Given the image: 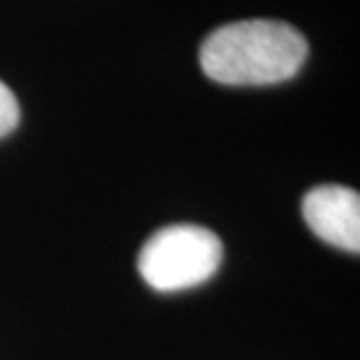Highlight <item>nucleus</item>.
<instances>
[{
	"label": "nucleus",
	"mask_w": 360,
	"mask_h": 360,
	"mask_svg": "<svg viewBox=\"0 0 360 360\" xmlns=\"http://www.w3.org/2000/svg\"><path fill=\"white\" fill-rule=\"evenodd\" d=\"M309 56L297 28L276 19L225 24L199 49V66L213 82L229 87H264L290 80Z\"/></svg>",
	"instance_id": "obj_1"
},
{
	"label": "nucleus",
	"mask_w": 360,
	"mask_h": 360,
	"mask_svg": "<svg viewBox=\"0 0 360 360\" xmlns=\"http://www.w3.org/2000/svg\"><path fill=\"white\" fill-rule=\"evenodd\" d=\"M222 262L220 236L201 225H169L146 241L139 255L143 281L160 292L206 283Z\"/></svg>",
	"instance_id": "obj_2"
},
{
	"label": "nucleus",
	"mask_w": 360,
	"mask_h": 360,
	"mask_svg": "<svg viewBox=\"0 0 360 360\" xmlns=\"http://www.w3.org/2000/svg\"><path fill=\"white\" fill-rule=\"evenodd\" d=\"M309 229L326 243L360 253V197L344 185H319L302 199Z\"/></svg>",
	"instance_id": "obj_3"
},
{
	"label": "nucleus",
	"mask_w": 360,
	"mask_h": 360,
	"mask_svg": "<svg viewBox=\"0 0 360 360\" xmlns=\"http://www.w3.org/2000/svg\"><path fill=\"white\" fill-rule=\"evenodd\" d=\"M19 101L5 82H0V139L12 134L19 124Z\"/></svg>",
	"instance_id": "obj_4"
}]
</instances>
